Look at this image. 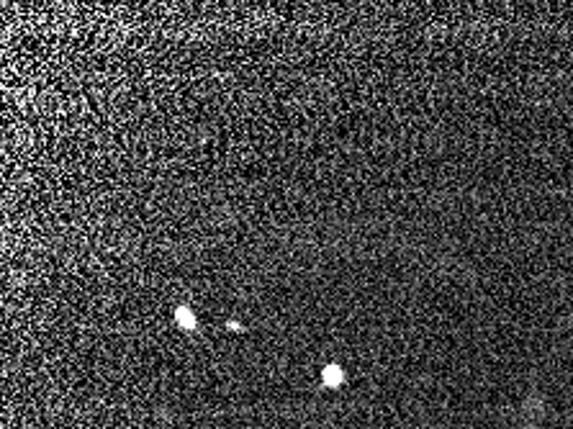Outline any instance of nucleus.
I'll return each mask as SVG.
<instances>
[{"label": "nucleus", "instance_id": "7ed1b4c3", "mask_svg": "<svg viewBox=\"0 0 573 429\" xmlns=\"http://www.w3.org/2000/svg\"><path fill=\"white\" fill-rule=\"evenodd\" d=\"M229 329H237V332H239V329H244L242 324H237V321H229Z\"/></svg>", "mask_w": 573, "mask_h": 429}, {"label": "nucleus", "instance_id": "f257e3e1", "mask_svg": "<svg viewBox=\"0 0 573 429\" xmlns=\"http://www.w3.org/2000/svg\"><path fill=\"white\" fill-rule=\"evenodd\" d=\"M345 383V370L337 365V362H329V365L321 368V385L326 388H340Z\"/></svg>", "mask_w": 573, "mask_h": 429}, {"label": "nucleus", "instance_id": "f03ea898", "mask_svg": "<svg viewBox=\"0 0 573 429\" xmlns=\"http://www.w3.org/2000/svg\"><path fill=\"white\" fill-rule=\"evenodd\" d=\"M175 324H178L180 329H188V332L198 329V319H195L193 309H188V306H178V309H175Z\"/></svg>", "mask_w": 573, "mask_h": 429}]
</instances>
